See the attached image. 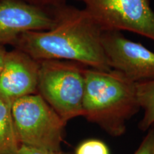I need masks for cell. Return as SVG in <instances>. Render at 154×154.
I'll return each mask as SVG.
<instances>
[{
  "instance_id": "1",
  "label": "cell",
  "mask_w": 154,
  "mask_h": 154,
  "mask_svg": "<svg viewBox=\"0 0 154 154\" xmlns=\"http://www.w3.org/2000/svg\"><path fill=\"white\" fill-rule=\"evenodd\" d=\"M51 11L54 26L21 34L14 44L17 49L38 61H70L88 68L111 70L102 46L103 30L85 9L63 4Z\"/></svg>"
},
{
  "instance_id": "2",
  "label": "cell",
  "mask_w": 154,
  "mask_h": 154,
  "mask_svg": "<svg viewBox=\"0 0 154 154\" xmlns=\"http://www.w3.org/2000/svg\"><path fill=\"white\" fill-rule=\"evenodd\" d=\"M85 119L113 137L125 134L126 123L140 109L135 83L118 71L84 69Z\"/></svg>"
},
{
  "instance_id": "3",
  "label": "cell",
  "mask_w": 154,
  "mask_h": 154,
  "mask_svg": "<svg viewBox=\"0 0 154 154\" xmlns=\"http://www.w3.org/2000/svg\"><path fill=\"white\" fill-rule=\"evenodd\" d=\"M85 68L74 61H39L38 94L66 123L84 116Z\"/></svg>"
},
{
  "instance_id": "4",
  "label": "cell",
  "mask_w": 154,
  "mask_h": 154,
  "mask_svg": "<svg viewBox=\"0 0 154 154\" xmlns=\"http://www.w3.org/2000/svg\"><path fill=\"white\" fill-rule=\"evenodd\" d=\"M15 134L20 145L47 151H60L66 123L38 94L11 103Z\"/></svg>"
},
{
  "instance_id": "5",
  "label": "cell",
  "mask_w": 154,
  "mask_h": 154,
  "mask_svg": "<svg viewBox=\"0 0 154 154\" xmlns=\"http://www.w3.org/2000/svg\"><path fill=\"white\" fill-rule=\"evenodd\" d=\"M103 31H128L154 41V11L149 0H77Z\"/></svg>"
},
{
  "instance_id": "6",
  "label": "cell",
  "mask_w": 154,
  "mask_h": 154,
  "mask_svg": "<svg viewBox=\"0 0 154 154\" xmlns=\"http://www.w3.org/2000/svg\"><path fill=\"white\" fill-rule=\"evenodd\" d=\"M102 46L111 69L135 83L154 80V52L119 31H103Z\"/></svg>"
},
{
  "instance_id": "7",
  "label": "cell",
  "mask_w": 154,
  "mask_h": 154,
  "mask_svg": "<svg viewBox=\"0 0 154 154\" xmlns=\"http://www.w3.org/2000/svg\"><path fill=\"white\" fill-rule=\"evenodd\" d=\"M54 24L51 9L23 0H0V46L14 44L24 32L49 30Z\"/></svg>"
},
{
  "instance_id": "8",
  "label": "cell",
  "mask_w": 154,
  "mask_h": 154,
  "mask_svg": "<svg viewBox=\"0 0 154 154\" xmlns=\"http://www.w3.org/2000/svg\"><path fill=\"white\" fill-rule=\"evenodd\" d=\"M39 61L19 49L7 52L0 74V98L12 103L38 94Z\"/></svg>"
},
{
  "instance_id": "9",
  "label": "cell",
  "mask_w": 154,
  "mask_h": 154,
  "mask_svg": "<svg viewBox=\"0 0 154 154\" xmlns=\"http://www.w3.org/2000/svg\"><path fill=\"white\" fill-rule=\"evenodd\" d=\"M20 146L13 124L11 103L0 98V154H17Z\"/></svg>"
},
{
  "instance_id": "10",
  "label": "cell",
  "mask_w": 154,
  "mask_h": 154,
  "mask_svg": "<svg viewBox=\"0 0 154 154\" xmlns=\"http://www.w3.org/2000/svg\"><path fill=\"white\" fill-rule=\"evenodd\" d=\"M137 94L143 116L138 124L142 131H146L154 124V80L137 83Z\"/></svg>"
},
{
  "instance_id": "11",
  "label": "cell",
  "mask_w": 154,
  "mask_h": 154,
  "mask_svg": "<svg viewBox=\"0 0 154 154\" xmlns=\"http://www.w3.org/2000/svg\"><path fill=\"white\" fill-rule=\"evenodd\" d=\"M74 154H110L105 143L97 139H88L76 147Z\"/></svg>"
},
{
  "instance_id": "12",
  "label": "cell",
  "mask_w": 154,
  "mask_h": 154,
  "mask_svg": "<svg viewBox=\"0 0 154 154\" xmlns=\"http://www.w3.org/2000/svg\"><path fill=\"white\" fill-rule=\"evenodd\" d=\"M134 154H154V127L149 128Z\"/></svg>"
},
{
  "instance_id": "13",
  "label": "cell",
  "mask_w": 154,
  "mask_h": 154,
  "mask_svg": "<svg viewBox=\"0 0 154 154\" xmlns=\"http://www.w3.org/2000/svg\"><path fill=\"white\" fill-rule=\"evenodd\" d=\"M23 1L41 8L51 9L57 6L66 4V0H23Z\"/></svg>"
},
{
  "instance_id": "14",
  "label": "cell",
  "mask_w": 154,
  "mask_h": 154,
  "mask_svg": "<svg viewBox=\"0 0 154 154\" xmlns=\"http://www.w3.org/2000/svg\"><path fill=\"white\" fill-rule=\"evenodd\" d=\"M17 154H72L67 152H63L60 150L57 151H47V150L36 149L34 148L28 147V146L21 145L19 147Z\"/></svg>"
},
{
  "instance_id": "15",
  "label": "cell",
  "mask_w": 154,
  "mask_h": 154,
  "mask_svg": "<svg viewBox=\"0 0 154 154\" xmlns=\"http://www.w3.org/2000/svg\"><path fill=\"white\" fill-rule=\"evenodd\" d=\"M6 54H7V51H5V49H4L2 47L0 46V74H1Z\"/></svg>"
},
{
  "instance_id": "16",
  "label": "cell",
  "mask_w": 154,
  "mask_h": 154,
  "mask_svg": "<svg viewBox=\"0 0 154 154\" xmlns=\"http://www.w3.org/2000/svg\"><path fill=\"white\" fill-rule=\"evenodd\" d=\"M2 154H15V153H2Z\"/></svg>"
}]
</instances>
